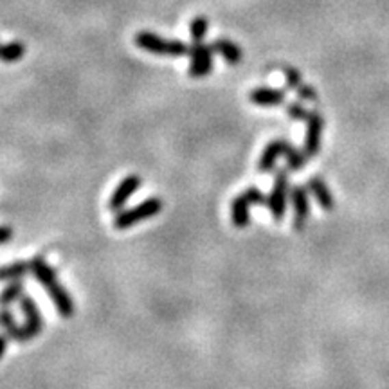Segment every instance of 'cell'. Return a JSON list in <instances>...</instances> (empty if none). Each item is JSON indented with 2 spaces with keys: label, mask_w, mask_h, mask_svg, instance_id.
I'll use <instances>...</instances> for the list:
<instances>
[{
  "label": "cell",
  "mask_w": 389,
  "mask_h": 389,
  "mask_svg": "<svg viewBox=\"0 0 389 389\" xmlns=\"http://www.w3.org/2000/svg\"><path fill=\"white\" fill-rule=\"evenodd\" d=\"M136 45L142 51H148L151 54H159V56H184L190 53V47L182 42V40H168L162 38L159 34L150 33V31H141L136 34Z\"/></svg>",
  "instance_id": "1"
},
{
  "label": "cell",
  "mask_w": 389,
  "mask_h": 389,
  "mask_svg": "<svg viewBox=\"0 0 389 389\" xmlns=\"http://www.w3.org/2000/svg\"><path fill=\"white\" fill-rule=\"evenodd\" d=\"M161 211L162 199L150 197V199H146L145 202H139V204L130 208V210H123L119 213H116V216H114V227L119 229V231H125V229H130L134 225L141 224L145 220L153 218Z\"/></svg>",
  "instance_id": "2"
},
{
  "label": "cell",
  "mask_w": 389,
  "mask_h": 389,
  "mask_svg": "<svg viewBox=\"0 0 389 389\" xmlns=\"http://www.w3.org/2000/svg\"><path fill=\"white\" fill-rule=\"evenodd\" d=\"M290 177H288V171L285 168L276 171L274 175V182H273V190L268 193L267 197V208L268 213L273 216L274 222H281L287 214V202H288V194H290Z\"/></svg>",
  "instance_id": "3"
},
{
  "label": "cell",
  "mask_w": 389,
  "mask_h": 389,
  "mask_svg": "<svg viewBox=\"0 0 389 389\" xmlns=\"http://www.w3.org/2000/svg\"><path fill=\"white\" fill-rule=\"evenodd\" d=\"M191 65L190 76L191 78H205L213 71V47H208L204 42H193L190 47Z\"/></svg>",
  "instance_id": "4"
},
{
  "label": "cell",
  "mask_w": 389,
  "mask_h": 389,
  "mask_svg": "<svg viewBox=\"0 0 389 389\" xmlns=\"http://www.w3.org/2000/svg\"><path fill=\"white\" fill-rule=\"evenodd\" d=\"M20 308H22V314H24V325L22 326H24L25 340L38 337L42 334V330H44L45 323L36 301L31 296H24L20 299Z\"/></svg>",
  "instance_id": "5"
},
{
  "label": "cell",
  "mask_w": 389,
  "mask_h": 389,
  "mask_svg": "<svg viewBox=\"0 0 389 389\" xmlns=\"http://www.w3.org/2000/svg\"><path fill=\"white\" fill-rule=\"evenodd\" d=\"M141 177L134 175V173L125 177V179L116 186V190L112 191V194H110V199H108V210L114 211V213H119V211L125 210L128 200L141 188Z\"/></svg>",
  "instance_id": "6"
},
{
  "label": "cell",
  "mask_w": 389,
  "mask_h": 389,
  "mask_svg": "<svg viewBox=\"0 0 389 389\" xmlns=\"http://www.w3.org/2000/svg\"><path fill=\"white\" fill-rule=\"evenodd\" d=\"M292 210H294V229L303 231L310 216V197L308 188L305 186H294L290 191Z\"/></svg>",
  "instance_id": "7"
},
{
  "label": "cell",
  "mask_w": 389,
  "mask_h": 389,
  "mask_svg": "<svg viewBox=\"0 0 389 389\" xmlns=\"http://www.w3.org/2000/svg\"><path fill=\"white\" fill-rule=\"evenodd\" d=\"M323 128L325 121L319 112H310L307 119V136H305V145L303 151L307 157H316L321 151V139H323Z\"/></svg>",
  "instance_id": "8"
},
{
  "label": "cell",
  "mask_w": 389,
  "mask_h": 389,
  "mask_svg": "<svg viewBox=\"0 0 389 389\" xmlns=\"http://www.w3.org/2000/svg\"><path fill=\"white\" fill-rule=\"evenodd\" d=\"M31 274H33L34 279L45 288V292L51 290V288L56 287L60 283L58 276H56V271H54L47 263V260L42 258V256H36V258L31 260Z\"/></svg>",
  "instance_id": "9"
},
{
  "label": "cell",
  "mask_w": 389,
  "mask_h": 389,
  "mask_svg": "<svg viewBox=\"0 0 389 389\" xmlns=\"http://www.w3.org/2000/svg\"><path fill=\"white\" fill-rule=\"evenodd\" d=\"M251 205H253V202L249 200L245 191L240 193L238 197H234V200L231 202V222H233L234 227H249V224H251Z\"/></svg>",
  "instance_id": "10"
},
{
  "label": "cell",
  "mask_w": 389,
  "mask_h": 389,
  "mask_svg": "<svg viewBox=\"0 0 389 389\" xmlns=\"http://www.w3.org/2000/svg\"><path fill=\"white\" fill-rule=\"evenodd\" d=\"M307 188L312 193V197L317 200V204H319L321 210L331 211L336 208V197H334V193L330 191L328 184H326L321 177H312V179L308 180Z\"/></svg>",
  "instance_id": "11"
},
{
  "label": "cell",
  "mask_w": 389,
  "mask_h": 389,
  "mask_svg": "<svg viewBox=\"0 0 389 389\" xmlns=\"http://www.w3.org/2000/svg\"><path fill=\"white\" fill-rule=\"evenodd\" d=\"M249 99L256 107H279L285 101V92L277 88L258 87L249 94Z\"/></svg>",
  "instance_id": "12"
},
{
  "label": "cell",
  "mask_w": 389,
  "mask_h": 389,
  "mask_svg": "<svg viewBox=\"0 0 389 389\" xmlns=\"http://www.w3.org/2000/svg\"><path fill=\"white\" fill-rule=\"evenodd\" d=\"M283 151H285V139H276V141L268 142V145L265 146V150H263L262 157H260L258 170L262 171V173L273 171L277 162V157H281Z\"/></svg>",
  "instance_id": "13"
},
{
  "label": "cell",
  "mask_w": 389,
  "mask_h": 389,
  "mask_svg": "<svg viewBox=\"0 0 389 389\" xmlns=\"http://www.w3.org/2000/svg\"><path fill=\"white\" fill-rule=\"evenodd\" d=\"M0 328L5 331V336L10 337V339H15L18 340V342H24L25 340L24 326H20L18 323L15 321L13 312L8 307H0Z\"/></svg>",
  "instance_id": "14"
},
{
  "label": "cell",
  "mask_w": 389,
  "mask_h": 389,
  "mask_svg": "<svg viewBox=\"0 0 389 389\" xmlns=\"http://www.w3.org/2000/svg\"><path fill=\"white\" fill-rule=\"evenodd\" d=\"M211 47H213V51L222 54V58H224L229 65H238L240 62H242V49L234 44L233 40L227 38L214 40Z\"/></svg>",
  "instance_id": "15"
},
{
  "label": "cell",
  "mask_w": 389,
  "mask_h": 389,
  "mask_svg": "<svg viewBox=\"0 0 389 389\" xmlns=\"http://www.w3.org/2000/svg\"><path fill=\"white\" fill-rule=\"evenodd\" d=\"M27 273H31V262H24V260L11 262L4 267H0V281H16V279H22Z\"/></svg>",
  "instance_id": "16"
},
{
  "label": "cell",
  "mask_w": 389,
  "mask_h": 389,
  "mask_svg": "<svg viewBox=\"0 0 389 389\" xmlns=\"http://www.w3.org/2000/svg\"><path fill=\"white\" fill-rule=\"evenodd\" d=\"M22 297H24V281L22 279L10 281L8 287L0 292V307H10L13 303L20 301Z\"/></svg>",
  "instance_id": "17"
},
{
  "label": "cell",
  "mask_w": 389,
  "mask_h": 389,
  "mask_svg": "<svg viewBox=\"0 0 389 389\" xmlns=\"http://www.w3.org/2000/svg\"><path fill=\"white\" fill-rule=\"evenodd\" d=\"M25 45L22 42H10V44H0V62L4 64H15L24 58Z\"/></svg>",
  "instance_id": "18"
},
{
  "label": "cell",
  "mask_w": 389,
  "mask_h": 389,
  "mask_svg": "<svg viewBox=\"0 0 389 389\" xmlns=\"http://www.w3.org/2000/svg\"><path fill=\"white\" fill-rule=\"evenodd\" d=\"M283 157L287 159V164L290 170H301V168H305V164H307V153L301 150H297L296 146L290 145L288 141H285Z\"/></svg>",
  "instance_id": "19"
},
{
  "label": "cell",
  "mask_w": 389,
  "mask_h": 389,
  "mask_svg": "<svg viewBox=\"0 0 389 389\" xmlns=\"http://www.w3.org/2000/svg\"><path fill=\"white\" fill-rule=\"evenodd\" d=\"M208 29H210V22H208V18H205V16H197L190 25V33L193 42H204Z\"/></svg>",
  "instance_id": "20"
},
{
  "label": "cell",
  "mask_w": 389,
  "mask_h": 389,
  "mask_svg": "<svg viewBox=\"0 0 389 389\" xmlns=\"http://www.w3.org/2000/svg\"><path fill=\"white\" fill-rule=\"evenodd\" d=\"M283 74H285V81H287L288 88H292V90H296L297 92V88L303 85L301 74L297 73L294 67H285L283 68Z\"/></svg>",
  "instance_id": "21"
},
{
  "label": "cell",
  "mask_w": 389,
  "mask_h": 389,
  "mask_svg": "<svg viewBox=\"0 0 389 389\" xmlns=\"http://www.w3.org/2000/svg\"><path fill=\"white\" fill-rule=\"evenodd\" d=\"M287 112H288V116L292 117V119H296V121H307L308 119V116H310V112H308L307 108L303 107L301 103H290L287 107Z\"/></svg>",
  "instance_id": "22"
},
{
  "label": "cell",
  "mask_w": 389,
  "mask_h": 389,
  "mask_svg": "<svg viewBox=\"0 0 389 389\" xmlns=\"http://www.w3.org/2000/svg\"><path fill=\"white\" fill-rule=\"evenodd\" d=\"M245 194H247L249 200L253 202V205H267V197H265L256 186L247 188V190H245Z\"/></svg>",
  "instance_id": "23"
},
{
  "label": "cell",
  "mask_w": 389,
  "mask_h": 389,
  "mask_svg": "<svg viewBox=\"0 0 389 389\" xmlns=\"http://www.w3.org/2000/svg\"><path fill=\"white\" fill-rule=\"evenodd\" d=\"M15 236V231L8 225H0V245H4V243L11 242Z\"/></svg>",
  "instance_id": "24"
},
{
  "label": "cell",
  "mask_w": 389,
  "mask_h": 389,
  "mask_svg": "<svg viewBox=\"0 0 389 389\" xmlns=\"http://www.w3.org/2000/svg\"><path fill=\"white\" fill-rule=\"evenodd\" d=\"M8 351V336H0V360L5 355Z\"/></svg>",
  "instance_id": "25"
}]
</instances>
